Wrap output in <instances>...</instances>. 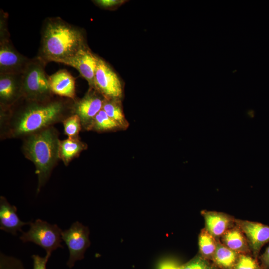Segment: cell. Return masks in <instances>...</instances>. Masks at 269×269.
<instances>
[{"mask_svg": "<svg viewBox=\"0 0 269 269\" xmlns=\"http://www.w3.org/2000/svg\"><path fill=\"white\" fill-rule=\"evenodd\" d=\"M159 269H179V266L171 261H165L159 266Z\"/></svg>", "mask_w": 269, "mask_h": 269, "instance_id": "f1b7e54d", "label": "cell"}, {"mask_svg": "<svg viewBox=\"0 0 269 269\" xmlns=\"http://www.w3.org/2000/svg\"><path fill=\"white\" fill-rule=\"evenodd\" d=\"M218 241L210 234L205 228L199 235L198 245L201 256L205 259L213 260Z\"/></svg>", "mask_w": 269, "mask_h": 269, "instance_id": "ffe728a7", "label": "cell"}, {"mask_svg": "<svg viewBox=\"0 0 269 269\" xmlns=\"http://www.w3.org/2000/svg\"><path fill=\"white\" fill-rule=\"evenodd\" d=\"M236 226L245 236L252 256L258 259L262 247L269 242V226L259 222L235 219Z\"/></svg>", "mask_w": 269, "mask_h": 269, "instance_id": "30bf717a", "label": "cell"}, {"mask_svg": "<svg viewBox=\"0 0 269 269\" xmlns=\"http://www.w3.org/2000/svg\"><path fill=\"white\" fill-rule=\"evenodd\" d=\"M48 79L50 90L54 95L77 100L75 79L68 71L61 69L49 76Z\"/></svg>", "mask_w": 269, "mask_h": 269, "instance_id": "5bb4252c", "label": "cell"}, {"mask_svg": "<svg viewBox=\"0 0 269 269\" xmlns=\"http://www.w3.org/2000/svg\"><path fill=\"white\" fill-rule=\"evenodd\" d=\"M104 100L97 90L89 88L83 97L75 102L73 113L79 116L84 129L90 130L95 117L102 109Z\"/></svg>", "mask_w": 269, "mask_h": 269, "instance_id": "9c48e42d", "label": "cell"}, {"mask_svg": "<svg viewBox=\"0 0 269 269\" xmlns=\"http://www.w3.org/2000/svg\"><path fill=\"white\" fill-rule=\"evenodd\" d=\"M206 230L216 239L235 226V219L224 213L202 210Z\"/></svg>", "mask_w": 269, "mask_h": 269, "instance_id": "9a60e30c", "label": "cell"}, {"mask_svg": "<svg viewBox=\"0 0 269 269\" xmlns=\"http://www.w3.org/2000/svg\"><path fill=\"white\" fill-rule=\"evenodd\" d=\"M239 254L229 249L218 241L213 260L220 267L224 269H233Z\"/></svg>", "mask_w": 269, "mask_h": 269, "instance_id": "ac0fdd59", "label": "cell"}, {"mask_svg": "<svg viewBox=\"0 0 269 269\" xmlns=\"http://www.w3.org/2000/svg\"><path fill=\"white\" fill-rule=\"evenodd\" d=\"M94 2L98 5L104 8H110L117 5L122 1L117 0H98Z\"/></svg>", "mask_w": 269, "mask_h": 269, "instance_id": "83f0119b", "label": "cell"}, {"mask_svg": "<svg viewBox=\"0 0 269 269\" xmlns=\"http://www.w3.org/2000/svg\"><path fill=\"white\" fill-rule=\"evenodd\" d=\"M30 222L22 221L17 214V208L11 205L4 196L0 197V228L6 232L16 236L17 232L23 233L22 228Z\"/></svg>", "mask_w": 269, "mask_h": 269, "instance_id": "4fadbf2b", "label": "cell"}, {"mask_svg": "<svg viewBox=\"0 0 269 269\" xmlns=\"http://www.w3.org/2000/svg\"><path fill=\"white\" fill-rule=\"evenodd\" d=\"M51 255L46 254L44 257L39 255H32L33 269H46V264Z\"/></svg>", "mask_w": 269, "mask_h": 269, "instance_id": "484cf974", "label": "cell"}, {"mask_svg": "<svg viewBox=\"0 0 269 269\" xmlns=\"http://www.w3.org/2000/svg\"><path fill=\"white\" fill-rule=\"evenodd\" d=\"M94 86L106 99L122 98L123 88L120 79L111 67L99 57H97Z\"/></svg>", "mask_w": 269, "mask_h": 269, "instance_id": "ba28073f", "label": "cell"}, {"mask_svg": "<svg viewBox=\"0 0 269 269\" xmlns=\"http://www.w3.org/2000/svg\"><path fill=\"white\" fill-rule=\"evenodd\" d=\"M0 269H26V268L19 259L0 252Z\"/></svg>", "mask_w": 269, "mask_h": 269, "instance_id": "cb8c5ba5", "label": "cell"}, {"mask_svg": "<svg viewBox=\"0 0 269 269\" xmlns=\"http://www.w3.org/2000/svg\"><path fill=\"white\" fill-rule=\"evenodd\" d=\"M220 238L221 242L229 249L239 254H251L245 236L236 226L228 230Z\"/></svg>", "mask_w": 269, "mask_h": 269, "instance_id": "2e32d148", "label": "cell"}, {"mask_svg": "<svg viewBox=\"0 0 269 269\" xmlns=\"http://www.w3.org/2000/svg\"><path fill=\"white\" fill-rule=\"evenodd\" d=\"M7 14L0 17V74H22L31 59L19 53L12 44L7 25Z\"/></svg>", "mask_w": 269, "mask_h": 269, "instance_id": "5b68a950", "label": "cell"}, {"mask_svg": "<svg viewBox=\"0 0 269 269\" xmlns=\"http://www.w3.org/2000/svg\"><path fill=\"white\" fill-rule=\"evenodd\" d=\"M179 269H214L207 260L201 256L192 259L186 264L179 266Z\"/></svg>", "mask_w": 269, "mask_h": 269, "instance_id": "d4e9b609", "label": "cell"}, {"mask_svg": "<svg viewBox=\"0 0 269 269\" xmlns=\"http://www.w3.org/2000/svg\"><path fill=\"white\" fill-rule=\"evenodd\" d=\"M98 56L92 52L88 45L80 49L74 56L62 64L75 68L88 82L89 88H94V77Z\"/></svg>", "mask_w": 269, "mask_h": 269, "instance_id": "7c38bea8", "label": "cell"}, {"mask_svg": "<svg viewBox=\"0 0 269 269\" xmlns=\"http://www.w3.org/2000/svg\"><path fill=\"white\" fill-rule=\"evenodd\" d=\"M46 64L38 56L31 59L22 75V98L43 101L55 96L50 90L49 76L45 70Z\"/></svg>", "mask_w": 269, "mask_h": 269, "instance_id": "277c9868", "label": "cell"}, {"mask_svg": "<svg viewBox=\"0 0 269 269\" xmlns=\"http://www.w3.org/2000/svg\"><path fill=\"white\" fill-rule=\"evenodd\" d=\"M64 131L68 138H79L82 126L80 119L76 114H72L63 121Z\"/></svg>", "mask_w": 269, "mask_h": 269, "instance_id": "7402d4cb", "label": "cell"}, {"mask_svg": "<svg viewBox=\"0 0 269 269\" xmlns=\"http://www.w3.org/2000/svg\"><path fill=\"white\" fill-rule=\"evenodd\" d=\"M58 136V131L51 126L24 137L22 151L35 166L37 194L48 180L59 159Z\"/></svg>", "mask_w": 269, "mask_h": 269, "instance_id": "3957f363", "label": "cell"}, {"mask_svg": "<svg viewBox=\"0 0 269 269\" xmlns=\"http://www.w3.org/2000/svg\"><path fill=\"white\" fill-rule=\"evenodd\" d=\"M102 110L120 125L122 130H126L128 127L129 123L124 116L121 99L105 98Z\"/></svg>", "mask_w": 269, "mask_h": 269, "instance_id": "d6986e66", "label": "cell"}, {"mask_svg": "<svg viewBox=\"0 0 269 269\" xmlns=\"http://www.w3.org/2000/svg\"><path fill=\"white\" fill-rule=\"evenodd\" d=\"M87 145L81 141L79 138H68L60 141L59 148V156L65 166L77 157L80 153L87 148Z\"/></svg>", "mask_w": 269, "mask_h": 269, "instance_id": "e0dca14e", "label": "cell"}, {"mask_svg": "<svg viewBox=\"0 0 269 269\" xmlns=\"http://www.w3.org/2000/svg\"><path fill=\"white\" fill-rule=\"evenodd\" d=\"M38 57L46 63H62L88 45L81 29L60 17H48L43 21Z\"/></svg>", "mask_w": 269, "mask_h": 269, "instance_id": "7a4b0ae2", "label": "cell"}, {"mask_svg": "<svg viewBox=\"0 0 269 269\" xmlns=\"http://www.w3.org/2000/svg\"><path fill=\"white\" fill-rule=\"evenodd\" d=\"M75 102L58 96L43 101L21 98L8 110L0 111L1 122H5L4 134L10 138H24L63 122L74 114Z\"/></svg>", "mask_w": 269, "mask_h": 269, "instance_id": "6da1fadb", "label": "cell"}, {"mask_svg": "<svg viewBox=\"0 0 269 269\" xmlns=\"http://www.w3.org/2000/svg\"><path fill=\"white\" fill-rule=\"evenodd\" d=\"M89 228L78 221L72 224L68 229L62 231V240L67 245L69 256L67 265L72 268L76 261L82 260L86 249L90 245Z\"/></svg>", "mask_w": 269, "mask_h": 269, "instance_id": "52a82bcc", "label": "cell"}, {"mask_svg": "<svg viewBox=\"0 0 269 269\" xmlns=\"http://www.w3.org/2000/svg\"><path fill=\"white\" fill-rule=\"evenodd\" d=\"M258 258L260 261L261 269H269V245Z\"/></svg>", "mask_w": 269, "mask_h": 269, "instance_id": "4316f807", "label": "cell"}, {"mask_svg": "<svg viewBox=\"0 0 269 269\" xmlns=\"http://www.w3.org/2000/svg\"><path fill=\"white\" fill-rule=\"evenodd\" d=\"M22 74H0V111H6L22 98Z\"/></svg>", "mask_w": 269, "mask_h": 269, "instance_id": "8fae6325", "label": "cell"}, {"mask_svg": "<svg viewBox=\"0 0 269 269\" xmlns=\"http://www.w3.org/2000/svg\"><path fill=\"white\" fill-rule=\"evenodd\" d=\"M28 231L23 232L19 238L23 243L32 242L44 249L46 254L51 255L52 252L58 248H63L62 230L56 224H51L41 220L30 222Z\"/></svg>", "mask_w": 269, "mask_h": 269, "instance_id": "8992f818", "label": "cell"}, {"mask_svg": "<svg viewBox=\"0 0 269 269\" xmlns=\"http://www.w3.org/2000/svg\"><path fill=\"white\" fill-rule=\"evenodd\" d=\"M122 130L120 125L101 110L95 117L90 130L105 132Z\"/></svg>", "mask_w": 269, "mask_h": 269, "instance_id": "44dd1931", "label": "cell"}, {"mask_svg": "<svg viewBox=\"0 0 269 269\" xmlns=\"http://www.w3.org/2000/svg\"><path fill=\"white\" fill-rule=\"evenodd\" d=\"M249 255L239 254L233 269H261L257 259Z\"/></svg>", "mask_w": 269, "mask_h": 269, "instance_id": "603a6c76", "label": "cell"}]
</instances>
